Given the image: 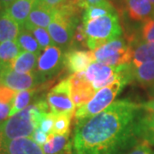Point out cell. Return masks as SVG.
Segmentation results:
<instances>
[{
  "label": "cell",
  "mask_w": 154,
  "mask_h": 154,
  "mask_svg": "<svg viewBox=\"0 0 154 154\" xmlns=\"http://www.w3.org/2000/svg\"><path fill=\"white\" fill-rule=\"evenodd\" d=\"M149 94H150V95H151L152 97H153L154 98V84L152 87H150V92H149Z\"/></svg>",
  "instance_id": "f35d334b"
},
{
  "label": "cell",
  "mask_w": 154,
  "mask_h": 154,
  "mask_svg": "<svg viewBox=\"0 0 154 154\" xmlns=\"http://www.w3.org/2000/svg\"><path fill=\"white\" fill-rule=\"evenodd\" d=\"M64 55L57 45L44 49L38 57L36 71L47 81L56 75L64 65Z\"/></svg>",
  "instance_id": "ba28073f"
},
{
  "label": "cell",
  "mask_w": 154,
  "mask_h": 154,
  "mask_svg": "<svg viewBox=\"0 0 154 154\" xmlns=\"http://www.w3.org/2000/svg\"><path fill=\"white\" fill-rule=\"evenodd\" d=\"M129 17L137 22L154 19V4L149 0H125Z\"/></svg>",
  "instance_id": "4fadbf2b"
},
{
  "label": "cell",
  "mask_w": 154,
  "mask_h": 154,
  "mask_svg": "<svg viewBox=\"0 0 154 154\" xmlns=\"http://www.w3.org/2000/svg\"><path fill=\"white\" fill-rule=\"evenodd\" d=\"M153 154H154V153H153Z\"/></svg>",
  "instance_id": "7bdbcfd3"
},
{
  "label": "cell",
  "mask_w": 154,
  "mask_h": 154,
  "mask_svg": "<svg viewBox=\"0 0 154 154\" xmlns=\"http://www.w3.org/2000/svg\"><path fill=\"white\" fill-rule=\"evenodd\" d=\"M45 154H73L69 134L57 135L51 134L46 143L42 146Z\"/></svg>",
  "instance_id": "e0dca14e"
},
{
  "label": "cell",
  "mask_w": 154,
  "mask_h": 154,
  "mask_svg": "<svg viewBox=\"0 0 154 154\" xmlns=\"http://www.w3.org/2000/svg\"><path fill=\"white\" fill-rule=\"evenodd\" d=\"M71 84V98L77 107L87 104L97 93L93 84L88 82L84 71L78 72L69 76Z\"/></svg>",
  "instance_id": "8fae6325"
},
{
  "label": "cell",
  "mask_w": 154,
  "mask_h": 154,
  "mask_svg": "<svg viewBox=\"0 0 154 154\" xmlns=\"http://www.w3.org/2000/svg\"><path fill=\"white\" fill-rule=\"evenodd\" d=\"M0 85H1V83H0Z\"/></svg>",
  "instance_id": "b9f144b4"
},
{
  "label": "cell",
  "mask_w": 154,
  "mask_h": 154,
  "mask_svg": "<svg viewBox=\"0 0 154 154\" xmlns=\"http://www.w3.org/2000/svg\"><path fill=\"white\" fill-rule=\"evenodd\" d=\"M103 0H80L78 3V6L82 9V10H85L89 6L94 5L96 4H99L100 2H102Z\"/></svg>",
  "instance_id": "e575fe53"
},
{
  "label": "cell",
  "mask_w": 154,
  "mask_h": 154,
  "mask_svg": "<svg viewBox=\"0 0 154 154\" xmlns=\"http://www.w3.org/2000/svg\"><path fill=\"white\" fill-rule=\"evenodd\" d=\"M114 13H116V11L113 5L109 0H103L99 4L89 6L85 9L84 14L82 15V23H86L93 19Z\"/></svg>",
  "instance_id": "7402d4cb"
},
{
  "label": "cell",
  "mask_w": 154,
  "mask_h": 154,
  "mask_svg": "<svg viewBox=\"0 0 154 154\" xmlns=\"http://www.w3.org/2000/svg\"><path fill=\"white\" fill-rule=\"evenodd\" d=\"M28 31H30L33 35V37L36 38V40L42 51L50 45H55L51 38L48 31L45 28L34 27V28H29Z\"/></svg>",
  "instance_id": "83f0119b"
},
{
  "label": "cell",
  "mask_w": 154,
  "mask_h": 154,
  "mask_svg": "<svg viewBox=\"0 0 154 154\" xmlns=\"http://www.w3.org/2000/svg\"><path fill=\"white\" fill-rule=\"evenodd\" d=\"M94 60L108 66L116 67L131 63L133 49L121 38L114 39L93 51Z\"/></svg>",
  "instance_id": "5b68a950"
},
{
  "label": "cell",
  "mask_w": 154,
  "mask_h": 154,
  "mask_svg": "<svg viewBox=\"0 0 154 154\" xmlns=\"http://www.w3.org/2000/svg\"><path fill=\"white\" fill-rule=\"evenodd\" d=\"M134 80L145 88H150L154 84V62L145 63L134 68Z\"/></svg>",
  "instance_id": "603a6c76"
},
{
  "label": "cell",
  "mask_w": 154,
  "mask_h": 154,
  "mask_svg": "<svg viewBox=\"0 0 154 154\" xmlns=\"http://www.w3.org/2000/svg\"><path fill=\"white\" fill-rule=\"evenodd\" d=\"M127 154H153L151 146L145 142H139Z\"/></svg>",
  "instance_id": "4dcf8cb0"
},
{
  "label": "cell",
  "mask_w": 154,
  "mask_h": 154,
  "mask_svg": "<svg viewBox=\"0 0 154 154\" xmlns=\"http://www.w3.org/2000/svg\"><path fill=\"white\" fill-rule=\"evenodd\" d=\"M48 136H49V134H45V133L43 132L39 128H36V129L34 130V132L33 133L31 138H32L33 140L38 144V145H39L40 146H42L43 145H45V144L46 143V141H47V140H48Z\"/></svg>",
  "instance_id": "1f68e13d"
},
{
  "label": "cell",
  "mask_w": 154,
  "mask_h": 154,
  "mask_svg": "<svg viewBox=\"0 0 154 154\" xmlns=\"http://www.w3.org/2000/svg\"><path fill=\"white\" fill-rule=\"evenodd\" d=\"M141 109L147 112H153L154 113V98L150 99L147 102H145L143 104H140Z\"/></svg>",
  "instance_id": "d590c367"
},
{
  "label": "cell",
  "mask_w": 154,
  "mask_h": 154,
  "mask_svg": "<svg viewBox=\"0 0 154 154\" xmlns=\"http://www.w3.org/2000/svg\"><path fill=\"white\" fill-rule=\"evenodd\" d=\"M133 49L132 64L138 67L145 63L154 62V43L134 40L129 44Z\"/></svg>",
  "instance_id": "ac0fdd59"
},
{
  "label": "cell",
  "mask_w": 154,
  "mask_h": 154,
  "mask_svg": "<svg viewBox=\"0 0 154 154\" xmlns=\"http://www.w3.org/2000/svg\"><path fill=\"white\" fill-rule=\"evenodd\" d=\"M149 1H151L152 3H153V4H154V0H149Z\"/></svg>",
  "instance_id": "60d3db41"
},
{
  "label": "cell",
  "mask_w": 154,
  "mask_h": 154,
  "mask_svg": "<svg viewBox=\"0 0 154 154\" xmlns=\"http://www.w3.org/2000/svg\"><path fill=\"white\" fill-rule=\"evenodd\" d=\"M136 136L140 142L154 146V113L147 112L138 116L135 126Z\"/></svg>",
  "instance_id": "2e32d148"
},
{
  "label": "cell",
  "mask_w": 154,
  "mask_h": 154,
  "mask_svg": "<svg viewBox=\"0 0 154 154\" xmlns=\"http://www.w3.org/2000/svg\"><path fill=\"white\" fill-rule=\"evenodd\" d=\"M78 25L63 19L54 12L53 21L48 26L47 31L54 44L60 48H69Z\"/></svg>",
  "instance_id": "30bf717a"
},
{
  "label": "cell",
  "mask_w": 154,
  "mask_h": 154,
  "mask_svg": "<svg viewBox=\"0 0 154 154\" xmlns=\"http://www.w3.org/2000/svg\"><path fill=\"white\" fill-rule=\"evenodd\" d=\"M118 70V66H108L99 62H94L84 71V74L87 80L93 84V87L97 92L116 82L119 77Z\"/></svg>",
  "instance_id": "9c48e42d"
},
{
  "label": "cell",
  "mask_w": 154,
  "mask_h": 154,
  "mask_svg": "<svg viewBox=\"0 0 154 154\" xmlns=\"http://www.w3.org/2000/svg\"><path fill=\"white\" fill-rule=\"evenodd\" d=\"M56 114L53 112L50 111L45 116L44 118L42 119V121L39 124V128L47 134H52L53 130V126H54V122H55Z\"/></svg>",
  "instance_id": "f546056e"
},
{
  "label": "cell",
  "mask_w": 154,
  "mask_h": 154,
  "mask_svg": "<svg viewBox=\"0 0 154 154\" xmlns=\"http://www.w3.org/2000/svg\"><path fill=\"white\" fill-rule=\"evenodd\" d=\"M11 103H0V123L5 122L10 118L11 110Z\"/></svg>",
  "instance_id": "d6a6232c"
},
{
  "label": "cell",
  "mask_w": 154,
  "mask_h": 154,
  "mask_svg": "<svg viewBox=\"0 0 154 154\" xmlns=\"http://www.w3.org/2000/svg\"><path fill=\"white\" fill-rule=\"evenodd\" d=\"M39 55L22 51L20 55L12 62L11 67L19 73H32L36 71Z\"/></svg>",
  "instance_id": "44dd1931"
},
{
  "label": "cell",
  "mask_w": 154,
  "mask_h": 154,
  "mask_svg": "<svg viewBox=\"0 0 154 154\" xmlns=\"http://www.w3.org/2000/svg\"><path fill=\"white\" fill-rule=\"evenodd\" d=\"M140 104L129 99L113 102L100 113L75 122L73 154H122L140 141L135 126Z\"/></svg>",
  "instance_id": "6da1fadb"
},
{
  "label": "cell",
  "mask_w": 154,
  "mask_h": 154,
  "mask_svg": "<svg viewBox=\"0 0 154 154\" xmlns=\"http://www.w3.org/2000/svg\"><path fill=\"white\" fill-rule=\"evenodd\" d=\"M15 1L16 0H0V2H1V4H2V5H3L5 10L8 9Z\"/></svg>",
  "instance_id": "8d00e7d4"
},
{
  "label": "cell",
  "mask_w": 154,
  "mask_h": 154,
  "mask_svg": "<svg viewBox=\"0 0 154 154\" xmlns=\"http://www.w3.org/2000/svg\"><path fill=\"white\" fill-rule=\"evenodd\" d=\"M35 2L36 0H16L5 11L22 27L28 20V16L33 8Z\"/></svg>",
  "instance_id": "ffe728a7"
},
{
  "label": "cell",
  "mask_w": 154,
  "mask_h": 154,
  "mask_svg": "<svg viewBox=\"0 0 154 154\" xmlns=\"http://www.w3.org/2000/svg\"><path fill=\"white\" fill-rule=\"evenodd\" d=\"M36 93H37L36 88L22 90V91L17 92L12 100L10 117L18 113L19 111H21L23 109H25L26 107H28Z\"/></svg>",
  "instance_id": "d4e9b609"
},
{
  "label": "cell",
  "mask_w": 154,
  "mask_h": 154,
  "mask_svg": "<svg viewBox=\"0 0 154 154\" xmlns=\"http://www.w3.org/2000/svg\"><path fill=\"white\" fill-rule=\"evenodd\" d=\"M49 105L45 99H38L18 113L1 123L3 145L12 140L31 137L49 111Z\"/></svg>",
  "instance_id": "7a4b0ae2"
},
{
  "label": "cell",
  "mask_w": 154,
  "mask_h": 154,
  "mask_svg": "<svg viewBox=\"0 0 154 154\" xmlns=\"http://www.w3.org/2000/svg\"><path fill=\"white\" fill-rule=\"evenodd\" d=\"M134 65L125 63L118 66V79L110 85L99 90L87 104L78 107L75 113V121H83L100 113L110 106L116 97L122 91L127 84L134 80Z\"/></svg>",
  "instance_id": "3957f363"
},
{
  "label": "cell",
  "mask_w": 154,
  "mask_h": 154,
  "mask_svg": "<svg viewBox=\"0 0 154 154\" xmlns=\"http://www.w3.org/2000/svg\"><path fill=\"white\" fill-rule=\"evenodd\" d=\"M66 0H36V2L51 10H54L63 5Z\"/></svg>",
  "instance_id": "836d02e7"
},
{
  "label": "cell",
  "mask_w": 154,
  "mask_h": 154,
  "mask_svg": "<svg viewBox=\"0 0 154 154\" xmlns=\"http://www.w3.org/2000/svg\"><path fill=\"white\" fill-rule=\"evenodd\" d=\"M3 11H5V9H4V7H3L2 4H1V2H0V13H1Z\"/></svg>",
  "instance_id": "ab89813d"
},
{
  "label": "cell",
  "mask_w": 154,
  "mask_h": 154,
  "mask_svg": "<svg viewBox=\"0 0 154 154\" xmlns=\"http://www.w3.org/2000/svg\"><path fill=\"white\" fill-rule=\"evenodd\" d=\"M22 50L17 43V39L8 40L0 43V64L11 65Z\"/></svg>",
  "instance_id": "cb8c5ba5"
},
{
  "label": "cell",
  "mask_w": 154,
  "mask_h": 154,
  "mask_svg": "<svg viewBox=\"0 0 154 154\" xmlns=\"http://www.w3.org/2000/svg\"><path fill=\"white\" fill-rule=\"evenodd\" d=\"M141 38L144 41L154 43V19L144 22L141 28Z\"/></svg>",
  "instance_id": "f1b7e54d"
},
{
  "label": "cell",
  "mask_w": 154,
  "mask_h": 154,
  "mask_svg": "<svg viewBox=\"0 0 154 154\" xmlns=\"http://www.w3.org/2000/svg\"><path fill=\"white\" fill-rule=\"evenodd\" d=\"M54 18L53 10L48 9L35 2L33 8L30 12L28 20L24 23L22 28L28 30L29 28L38 27L47 28Z\"/></svg>",
  "instance_id": "5bb4252c"
},
{
  "label": "cell",
  "mask_w": 154,
  "mask_h": 154,
  "mask_svg": "<svg viewBox=\"0 0 154 154\" xmlns=\"http://www.w3.org/2000/svg\"><path fill=\"white\" fill-rule=\"evenodd\" d=\"M17 41L22 51H29L38 55H40L42 51L39 45L37 42L36 38L33 37L32 33L22 27L17 38Z\"/></svg>",
  "instance_id": "484cf974"
},
{
  "label": "cell",
  "mask_w": 154,
  "mask_h": 154,
  "mask_svg": "<svg viewBox=\"0 0 154 154\" xmlns=\"http://www.w3.org/2000/svg\"><path fill=\"white\" fill-rule=\"evenodd\" d=\"M46 80L37 71L32 73H19L15 71L11 65L0 64V83L14 91L33 89L45 82Z\"/></svg>",
  "instance_id": "8992f818"
},
{
  "label": "cell",
  "mask_w": 154,
  "mask_h": 154,
  "mask_svg": "<svg viewBox=\"0 0 154 154\" xmlns=\"http://www.w3.org/2000/svg\"><path fill=\"white\" fill-rule=\"evenodd\" d=\"M5 154H45L42 146L31 137L12 140L4 146Z\"/></svg>",
  "instance_id": "9a60e30c"
},
{
  "label": "cell",
  "mask_w": 154,
  "mask_h": 154,
  "mask_svg": "<svg viewBox=\"0 0 154 154\" xmlns=\"http://www.w3.org/2000/svg\"><path fill=\"white\" fill-rule=\"evenodd\" d=\"M83 25L87 36V46L91 51L120 38L122 32L116 13L93 19Z\"/></svg>",
  "instance_id": "277c9868"
},
{
  "label": "cell",
  "mask_w": 154,
  "mask_h": 154,
  "mask_svg": "<svg viewBox=\"0 0 154 154\" xmlns=\"http://www.w3.org/2000/svg\"><path fill=\"white\" fill-rule=\"evenodd\" d=\"M22 27L12 17L3 11L0 13V43L17 39Z\"/></svg>",
  "instance_id": "d6986e66"
},
{
  "label": "cell",
  "mask_w": 154,
  "mask_h": 154,
  "mask_svg": "<svg viewBox=\"0 0 154 154\" xmlns=\"http://www.w3.org/2000/svg\"><path fill=\"white\" fill-rule=\"evenodd\" d=\"M0 154H5V148L3 145V137H2V131H1V123H0Z\"/></svg>",
  "instance_id": "74e56055"
},
{
  "label": "cell",
  "mask_w": 154,
  "mask_h": 154,
  "mask_svg": "<svg viewBox=\"0 0 154 154\" xmlns=\"http://www.w3.org/2000/svg\"><path fill=\"white\" fill-rule=\"evenodd\" d=\"M64 66L71 73H78L87 70L94 61L93 51L69 49L64 54Z\"/></svg>",
  "instance_id": "7c38bea8"
},
{
  "label": "cell",
  "mask_w": 154,
  "mask_h": 154,
  "mask_svg": "<svg viewBox=\"0 0 154 154\" xmlns=\"http://www.w3.org/2000/svg\"><path fill=\"white\" fill-rule=\"evenodd\" d=\"M51 111L54 114L75 113V105L71 98V84L69 77L51 89L46 96Z\"/></svg>",
  "instance_id": "52a82bcc"
},
{
  "label": "cell",
  "mask_w": 154,
  "mask_h": 154,
  "mask_svg": "<svg viewBox=\"0 0 154 154\" xmlns=\"http://www.w3.org/2000/svg\"><path fill=\"white\" fill-rule=\"evenodd\" d=\"M74 114L72 113H61L57 114L54 122L52 134L57 135L69 134L70 122Z\"/></svg>",
  "instance_id": "4316f807"
}]
</instances>
